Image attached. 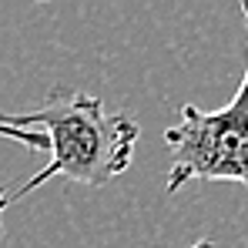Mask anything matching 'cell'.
Listing matches in <instances>:
<instances>
[{
  "label": "cell",
  "instance_id": "3",
  "mask_svg": "<svg viewBox=\"0 0 248 248\" xmlns=\"http://www.w3.org/2000/svg\"><path fill=\"white\" fill-rule=\"evenodd\" d=\"M0 138H10V141H20L24 148H34V151H44L47 148V138L41 131H24V127H14V124L0 121Z\"/></svg>",
  "mask_w": 248,
  "mask_h": 248
},
{
  "label": "cell",
  "instance_id": "1",
  "mask_svg": "<svg viewBox=\"0 0 248 248\" xmlns=\"http://www.w3.org/2000/svg\"><path fill=\"white\" fill-rule=\"evenodd\" d=\"M0 121L34 131L41 127L47 138L50 161L31 174L17 191H7V205L20 202L24 195L37 191L50 178H67L87 188H104L118 174L127 171L138 144V124L124 114H111L101 97H91L81 91H54L37 111L27 114H3Z\"/></svg>",
  "mask_w": 248,
  "mask_h": 248
},
{
  "label": "cell",
  "instance_id": "5",
  "mask_svg": "<svg viewBox=\"0 0 248 248\" xmlns=\"http://www.w3.org/2000/svg\"><path fill=\"white\" fill-rule=\"evenodd\" d=\"M185 248H215V242H208V238H202V242H191V245H185Z\"/></svg>",
  "mask_w": 248,
  "mask_h": 248
},
{
  "label": "cell",
  "instance_id": "4",
  "mask_svg": "<svg viewBox=\"0 0 248 248\" xmlns=\"http://www.w3.org/2000/svg\"><path fill=\"white\" fill-rule=\"evenodd\" d=\"M3 208H7V185H0V242H3Z\"/></svg>",
  "mask_w": 248,
  "mask_h": 248
},
{
  "label": "cell",
  "instance_id": "2",
  "mask_svg": "<svg viewBox=\"0 0 248 248\" xmlns=\"http://www.w3.org/2000/svg\"><path fill=\"white\" fill-rule=\"evenodd\" d=\"M242 14L248 24V0ZM165 144L171 148L168 195L188 181H238L248 188V57L235 97L218 111L181 104V121L165 131Z\"/></svg>",
  "mask_w": 248,
  "mask_h": 248
}]
</instances>
